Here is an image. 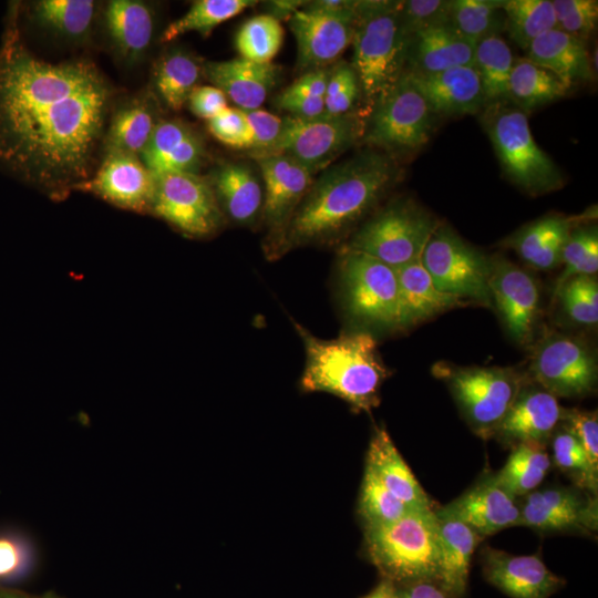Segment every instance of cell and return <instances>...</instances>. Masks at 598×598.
I'll list each match as a JSON object with an SVG mask.
<instances>
[{
    "label": "cell",
    "instance_id": "cell-1",
    "mask_svg": "<svg viewBox=\"0 0 598 598\" xmlns=\"http://www.w3.org/2000/svg\"><path fill=\"white\" fill-rule=\"evenodd\" d=\"M17 22L0 45V168L63 198L93 175L113 89L90 61L35 56Z\"/></svg>",
    "mask_w": 598,
    "mask_h": 598
},
{
    "label": "cell",
    "instance_id": "cell-2",
    "mask_svg": "<svg viewBox=\"0 0 598 598\" xmlns=\"http://www.w3.org/2000/svg\"><path fill=\"white\" fill-rule=\"evenodd\" d=\"M400 174L394 157L372 148L327 167L267 257L277 259L298 247L336 241L379 204Z\"/></svg>",
    "mask_w": 598,
    "mask_h": 598
},
{
    "label": "cell",
    "instance_id": "cell-3",
    "mask_svg": "<svg viewBox=\"0 0 598 598\" xmlns=\"http://www.w3.org/2000/svg\"><path fill=\"white\" fill-rule=\"evenodd\" d=\"M292 322L306 351L303 391L331 393L358 412H370L380 404V389L389 371L371 332L357 330L323 340Z\"/></svg>",
    "mask_w": 598,
    "mask_h": 598
},
{
    "label": "cell",
    "instance_id": "cell-4",
    "mask_svg": "<svg viewBox=\"0 0 598 598\" xmlns=\"http://www.w3.org/2000/svg\"><path fill=\"white\" fill-rule=\"evenodd\" d=\"M410 37L398 13V1L359 0L351 45L365 114L386 96L406 70Z\"/></svg>",
    "mask_w": 598,
    "mask_h": 598
},
{
    "label": "cell",
    "instance_id": "cell-5",
    "mask_svg": "<svg viewBox=\"0 0 598 598\" xmlns=\"http://www.w3.org/2000/svg\"><path fill=\"white\" fill-rule=\"evenodd\" d=\"M370 561L394 585L439 580L440 537L435 509H414L381 526L364 527Z\"/></svg>",
    "mask_w": 598,
    "mask_h": 598
},
{
    "label": "cell",
    "instance_id": "cell-6",
    "mask_svg": "<svg viewBox=\"0 0 598 598\" xmlns=\"http://www.w3.org/2000/svg\"><path fill=\"white\" fill-rule=\"evenodd\" d=\"M481 117L506 176L530 195L559 189L564 177L535 142L527 114L508 101L487 104Z\"/></svg>",
    "mask_w": 598,
    "mask_h": 598
},
{
    "label": "cell",
    "instance_id": "cell-7",
    "mask_svg": "<svg viewBox=\"0 0 598 598\" xmlns=\"http://www.w3.org/2000/svg\"><path fill=\"white\" fill-rule=\"evenodd\" d=\"M338 280L344 312L358 324L359 330L398 329V280L394 268L363 252L341 247Z\"/></svg>",
    "mask_w": 598,
    "mask_h": 598
},
{
    "label": "cell",
    "instance_id": "cell-8",
    "mask_svg": "<svg viewBox=\"0 0 598 598\" xmlns=\"http://www.w3.org/2000/svg\"><path fill=\"white\" fill-rule=\"evenodd\" d=\"M439 221L409 198H398L368 219L341 247L398 268L421 257Z\"/></svg>",
    "mask_w": 598,
    "mask_h": 598
},
{
    "label": "cell",
    "instance_id": "cell-9",
    "mask_svg": "<svg viewBox=\"0 0 598 598\" xmlns=\"http://www.w3.org/2000/svg\"><path fill=\"white\" fill-rule=\"evenodd\" d=\"M367 120L352 111L342 115L322 114L313 118L283 117L281 133L267 151L251 155H286L313 175L324 171L343 153L363 138Z\"/></svg>",
    "mask_w": 598,
    "mask_h": 598
},
{
    "label": "cell",
    "instance_id": "cell-10",
    "mask_svg": "<svg viewBox=\"0 0 598 598\" xmlns=\"http://www.w3.org/2000/svg\"><path fill=\"white\" fill-rule=\"evenodd\" d=\"M435 114L405 71L367 121L362 143L392 157L423 147Z\"/></svg>",
    "mask_w": 598,
    "mask_h": 598
},
{
    "label": "cell",
    "instance_id": "cell-11",
    "mask_svg": "<svg viewBox=\"0 0 598 598\" xmlns=\"http://www.w3.org/2000/svg\"><path fill=\"white\" fill-rule=\"evenodd\" d=\"M421 262L440 291L462 300L492 305L491 259L448 225L439 224L422 251Z\"/></svg>",
    "mask_w": 598,
    "mask_h": 598
},
{
    "label": "cell",
    "instance_id": "cell-12",
    "mask_svg": "<svg viewBox=\"0 0 598 598\" xmlns=\"http://www.w3.org/2000/svg\"><path fill=\"white\" fill-rule=\"evenodd\" d=\"M473 431L483 439L494 435L522 389L509 369L481 367L439 368Z\"/></svg>",
    "mask_w": 598,
    "mask_h": 598
},
{
    "label": "cell",
    "instance_id": "cell-13",
    "mask_svg": "<svg viewBox=\"0 0 598 598\" xmlns=\"http://www.w3.org/2000/svg\"><path fill=\"white\" fill-rule=\"evenodd\" d=\"M150 213L189 237L216 234L225 224L207 177L194 173L157 175Z\"/></svg>",
    "mask_w": 598,
    "mask_h": 598
},
{
    "label": "cell",
    "instance_id": "cell-14",
    "mask_svg": "<svg viewBox=\"0 0 598 598\" xmlns=\"http://www.w3.org/2000/svg\"><path fill=\"white\" fill-rule=\"evenodd\" d=\"M530 372L553 395L579 398L591 393L597 382V362L581 341L555 333L535 349Z\"/></svg>",
    "mask_w": 598,
    "mask_h": 598
},
{
    "label": "cell",
    "instance_id": "cell-15",
    "mask_svg": "<svg viewBox=\"0 0 598 598\" xmlns=\"http://www.w3.org/2000/svg\"><path fill=\"white\" fill-rule=\"evenodd\" d=\"M519 502V525L539 533L589 535L598 528L597 495L576 486L535 489Z\"/></svg>",
    "mask_w": 598,
    "mask_h": 598
},
{
    "label": "cell",
    "instance_id": "cell-16",
    "mask_svg": "<svg viewBox=\"0 0 598 598\" xmlns=\"http://www.w3.org/2000/svg\"><path fill=\"white\" fill-rule=\"evenodd\" d=\"M260 167L264 189L261 218L269 230L265 244L267 252L278 240L296 208L311 187L315 175L286 155L256 158Z\"/></svg>",
    "mask_w": 598,
    "mask_h": 598
},
{
    "label": "cell",
    "instance_id": "cell-17",
    "mask_svg": "<svg viewBox=\"0 0 598 598\" xmlns=\"http://www.w3.org/2000/svg\"><path fill=\"white\" fill-rule=\"evenodd\" d=\"M156 177L136 155L107 151L90 179L75 189L91 192L100 198L127 210H151Z\"/></svg>",
    "mask_w": 598,
    "mask_h": 598
},
{
    "label": "cell",
    "instance_id": "cell-18",
    "mask_svg": "<svg viewBox=\"0 0 598 598\" xmlns=\"http://www.w3.org/2000/svg\"><path fill=\"white\" fill-rule=\"evenodd\" d=\"M357 18L300 9L288 21L297 43V69L311 71L334 64L351 45Z\"/></svg>",
    "mask_w": 598,
    "mask_h": 598
},
{
    "label": "cell",
    "instance_id": "cell-19",
    "mask_svg": "<svg viewBox=\"0 0 598 598\" xmlns=\"http://www.w3.org/2000/svg\"><path fill=\"white\" fill-rule=\"evenodd\" d=\"M481 564L484 579L509 598H551L566 584L539 555H513L485 546Z\"/></svg>",
    "mask_w": 598,
    "mask_h": 598
},
{
    "label": "cell",
    "instance_id": "cell-20",
    "mask_svg": "<svg viewBox=\"0 0 598 598\" xmlns=\"http://www.w3.org/2000/svg\"><path fill=\"white\" fill-rule=\"evenodd\" d=\"M489 289L509 334L519 343L530 340L539 291L534 278L504 258L491 259Z\"/></svg>",
    "mask_w": 598,
    "mask_h": 598
},
{
    "label": "cell",
    "instance_id": "cell-21",
    "mask_svg": "<svg viewBox=\"0 0 598 598\" xmlns=\"http://www.w3.org/2000/svg\"><path fill=\"white\" fill-rule=\"evenodd\" d=\"M470 526L482 538L519 525L520 508L517 497L491 474L446 506L435 511Z\"/></svg>",
    "mask_w": 598,
    "mask_h": 598
},
{
    "label": "cell",
    "instance_id": "cell-22",
    "mask_svg": "<svg viewBox=\"0 0 598 598\" xmlns=\"http://www.w3.org/2000/svg\"><path fill=\"white\" fill-rule=\"evenodd\" d=\"M206 157L202 136L179 120H161L140 154L155 175L167 173L198 174Z\"/></svg>",
    "mask_w": 598,
    "mask_h": 598
},
{
    "label": "cell",
    "instance_id": "cell-23",
    "mask_svg": "<svg viewBox=\"0 0 598 598\" xmlns=\"http://www.w3.org/2000/svg\"><path fill=\"white\" fill-rule=\"evenodd\" d=\"M563 414L557 398L545 389L522 388L493 436L512 447L523 442L545 443Z\"/></svg>",
    "mask_w": 598,
    "mask_h": 598
},
{
    "label": "cell",
    "instance_id": "cell-24",
    "mask_svg": "<svg viewBox=\"0 0 598 598\" xmlns=\"http://www.w3.org/2000/svg\"><path fill=\"white\" fill-rule=\"evenodd\" d=\"M406 72L436 116L474 114L486 105L474 65L430 74Z\"/></svg>",
    "mask_w": 598,
    "mask_h": 598
},
{
    "label": "cell",
    "instance_id": "cell-25",
    "mask_svg": "<svg viewBox=\"0 0 598 598\" xmlns=\"http://www.w3.org/2000/svg\"><path fill=\"white\" fill-rule=\"evenodd\" d=\"M203 73L238 109L250 111L265 102L278 82L280 69L272 62L257 63L239 56L206 62Z\"/></svg>",
    "mask_w": 598,
    "mask_h": 598
},
{
    "label": "cell",
    "instance_id": "cell-26",
    "mask_svg": "<svg viewBox=\"0 0 598 598\" xmlns=\"http://www.w3.org/2000/svg\"><path fill=\"white\" fill-rule=\"evenodd\" d=\"M475 43L446 22L410 37L406 70L430 74L447 69L473 65Z\"/></svg>",
    "mask_w": 598,
    "mask_h": 598
},
{
    "label": "cell",
    "instance_id": "cell-27",
    "mask_svg": "<svg viewBox=\"0 0 598 598\" xmlns=\"http://www.w3.org/2000/svg\"><path fill=\"white\" fill-rule=\"evenodd\" d=\"M207 178L225 218L241 226H249L261 217L264 189L248 164H219Z\"/></svg>",
    "mask_w": 598,
    "mask_h": 598
},
{
    "label": "cell",
    "instance_id": "cell-28",
    "mask_svg": "<svg viewBox=\"0 0 598 598\" xmlns=\"http://www.w3.org/2000/svg\"><path fill=\"white\" fill-rule=\"evenodd\" d=\"M398 280V329H408L463 305L462 299L440 291L421 262V257L394 268Z\"/></svg>",
    "mask_w": 598,
    "mask_h": 598
},
{
    "label": "cell",
    "instance_id": "cell-29",
    "mask_svg": "<svg viewBox=\"0 0 598 598\" xmlns=\"http://www.w3.org/2000/svg\"><path fill=\"white\" fill-rule=\"evenodd\" d=\"M525 52L527 60L551 72L568 90L594 78L585 42L557 28L537 37Z\"/></svg>",
    "mask_w": 598,
    "mask_h": 598
},
{
    "label": "cell",
    "instance_id": "cell-30",
    "mask_svg": "<svg viewBox=\"0 0 598 598\" xmlns=\"http://www.w3.org/2000/svg\"><path fill=\"white\" fill-rule=\"evenodd\" d=\"M365 466L408 506L417 509H434L433 502L384 429L375 430L369 444Z\"/></svg>",
    "mask_w": 598,
    "mask_h": 598
},
{
    "label": "cell",
    "instance_id": "cell-31",
    "mask_svg": "<svg viewBox=\"0 0 598 598\" xmlns=\"http://www.w3.org/2000/svg\"><path fill=\"white\" fill-rule=\"evenodd\" d=\"M440 537V570L437 582L457 598L467 592L473 554L483 539L470 526L435 512Z\"/></svg>",
    "mask_w": 598,
    "mask_h": 598
},
{
    "label": "cell",
    "instance_id": "cell-32",
    "mask_svg": "<svg viewBox=\"0 0 598 598\" xmlns=\"http://www.w3.org/2000/svg\"><path fill=\"white\" fill-rule=\"evenodd\" d=\"M576 227V219L559 215L539 218L512 235L505 246L536 269H551L560 265L564 245Z\"/></svg>",
    "mask_w": 598,
    "mask_h": 598
},
{
    "label": "cell",
    "instance_id": "cell-33",
    "mask_svg": "<svg viewBox=\"0 0 598 598\" xmlns=\"http://www.w3.org/2000/svg\"><path fill=\"white\" fill-rule=\"evenodd\" d=\"M105 25L118 54L136 62L150 48L154 33L151 8L136 0H113L105 10Z\"/></svg>",
    "mask_w": 598,
    "mask_h": 598
},
{
    "label": "cell",
    "instance_id": "cell-34",
    "mask_svg": "<svg viewBox=\"0 0 598 598\" xmlns=\"http://www.w3.org/2000/svg\"><path fill=\"white\" fill-rule=\"evenodd\" d=\"M159 121L156 104L148 96L124 104L113 114L105 133L106 152L120 151L140 157Z\"/></svg>",
    "mask_w": 598,
    "mask_h": 598
},
{
    "label": "cell",
    "instance_id": "cell-35",
    "mask_svg": "<svg viewBox=\"0 0 598 598\" xmlns=\"http://www.w3.org/2000/svg\"><path fill=\"white\" fill-rule=\"evenodd\" d=\"M568 91L548 70L526 58L514 61L507 101L525 113L564 97Z\"/></svg>",
    "mask_w": 598,
    "mask_h": 598
},
{
    "label": "cell",
    "instance_id": "cell-36",
    "mask_svg": "<svg viewBox=\"0 0 598 598\" xmlns=\"http://www.w3.org/2000/svg\"><path fill=\"white\" fill-rule=\"evenodd\" d=\"M203 64L187 51L171 50L156 62L154 68L155 89L163 102L179 111L197 86Z\"/></svg>",
    "mask_w": 598,
    "mask_h": 598
},
{
    "label": "cell",
    "instance_id": "cell-37",
    "mask_svg": "<svg viewBox=\"0 0 598 598\" xmlns=\"http://www.w3.org/2000/svg\"><path fill=\"white\" fill-rule=\"evenodd\" d=\"M551 466L545 443L523 442L513 446L505 465L494 474L515 497L537 489Z\"/></svg>",
    "mask_w": 598,
    "mask_h": 598
},
{
    "label": "cell",
    "instance_id": "cell-38",
    "mask_svg": "<svg viewBox=\"0 0 598 598\" xmlns=\"http://www.w3.org/2000/svg\"><path fill=\"white\" fill-rule=\"evenodd\" d=\"M514 56L501 34L486 37L475 44L474 68L477 71L485 103L508 100V83Z\"/></svg>",
    "mask_w": 598,
    "mask_h": 598
},
{
    "label": "cell",
    "instance_id": "cell-39",
    "mask_svg": "<svg viewBox=\"0 0 598 598\" xmlns=\"http://www.w3.org/2000/svg\"><path fill=\"white\" fill-rule=\"evenodd\" d=\"M94 14L91 0H41L32 6V18L40 27L68 39L85 37Z\"/></svg>",
    "mask_w": 598,
    "mask_h": 598
},
{
    "label": "cell",
    "instance_id": "cell-40",
    "mask_svg": "<svg viewBox=\"0 0 598 598\" xmlns=\"http://www.w3.org/2000/svg\"><path fill=\"white\" fill-rule=\"evenodd\" d=\"M256 3L258 2L254 0L194 1L184 16L165 28L161 41L171 42L188 32H198L203 37H208L217 25L238 16Z\"/></svg>",
    "mask_w": 598,
    "mask_h": 598
},
{
    "label": "cell",
    "instance_id": "cell-41",
    "mask_svg": "<svg viewBox=\"0 0 598 598\" xmlns=\"http://www.w3.org/2000/svg\"><path fill=\"white\" fill-rule=\"evenodd\" d=\"M504 28L523 50L540 34L556 28L553 3L549 0H503Z\"/></svg>",
    "mask_w": 598,
    "mask_h": 598
},
{
    "label": "cell",
    "instance_id": "cell-42",
    "mask_svg": "<svg viewBox=\"0 0 598 598\" xmlns=\"http://www.w3.org/2000/svg\"><path fill=\"white\" fill-rule=\"evenodd\" d=\"M503 0H452L450 22L464 38L475 44L482 39L501 34L504 28Z\"/></svg>",
    "mask_w": 598,
    "mask_h": 598
},
{
    "label": "cell",
    "instance_id": "cell-43",
    "mask_svg": "<svg viewBox=\"0 0 598 598\" xmlns=\"http://www.w3.org/2000/svg\"><path fill=\"white\" fill-rule=\"evenodd\" d=\"M283 28L272 17L261 13L248 19L235 38L239 56L257 63H270L283 42Z\"/></svg>",
    "mask_w": 598,
    "mask_h": 598
},
{
    "label": "cell",
    "instance_id": "cell-44",
    "mask_svg": "<svg viewBox=\"0 0 598 598\" xmlns=\"http://www.w3.org/2000/svg\"><path fill=\"white\" fill-rule=\"evenodd\" d=\"M551 448L554 464L574 482V486L597 495L598 472L568 427L563 425L555 430Z\"/></svg>",
    "mask_w": 598,
    "mask_h": 598
},
{
    "label": "cell",
    "instance_id": "cell-45",
    "mask_svg": "<svg viewBox=\"0 0 598 598\" xmlns=\"http://www.w3.org/2000/svg\"><path fill=\"white\" fill-rule=\"evenodd\" d=\"M414 509L417 508L410 507L395 497L365 466L359 498V514L364 527L393 523Z\"/></svg>",
    "mask_w": 598,
    "mask_h": 598
},
{
    "label": "cell",
    "instance_id": "cell-46",
    "mask_svg": "<svg viewBox=\"0 0 598 598\" xmlns=\"http://www.w3.org/2000/svg\"><path fill=\"white\" fill-rule=\"evenodd\" d=\"M560 264L565 269L557 280L556 291L569 278L576 276H594L598 270V233L597 227H575L569 234L563 251Z\"/></svg>",
    "mask_w": 598,
    "mask_h": 598
},
{
    "label": "cell",
    "instance_id": "cell-47",
    "mask_svg": "<svg viewBox=\"0 0 598 598\" xmlns=\"http://www.w3.org/2000/svg\"><path fill=\"white\" fill-rule=\"evenodd\" d=\"M568 317L577 323L598 321V283L594 276L569 278L556 291Z\"/></svg>",
    "mask_w": 598,
    "mask_h": 598
},
{
    "label": "cell",
    "instance_id": "cell-48",
    "mask_svg": "<svg viewBox=\"0 0 598 598\" xmlns=\"http://www.w3.org/2000/svg\"><path fill=\"white\" fill-rule=\"evenodd\" d=\"M361 95L358 76L347 61H338L330 68L326 87L324 113L337 116L352 112Z\"/></svg>",
    "mask_w": 598,
    "mask_h": 598
},
{
    "label": "cell",
    "instance_id": "cell-49",
    "mask_svg": "<svg viewBox=\"0 0 598 598\" xmlns=\"http://www.w3.org/2000/svg\"><path fill=\"white\" fill-rule=\"evenodd\" d=\"M556 28L582 42L594 33L598 21L596 0L551 1Z\"/></svg>",
    "mask_w": 598,
    "mask_h": 598
},
{
    "label": "cell",
    "instance_id": "cell-50",
    "mask_svg": "<svg viewBox=\"0 0 598 598\" xmlns=\"http://www.w3.org/2000/svg\"><path fill=\"white\" fill-rule=\"evenodd\" d=\"M451 0H405L398 1V13L409 37L450 22Z\"/></svg>",
    "mask_w": 598,
    "mask_h": 598
},
{
    "label": "cell",
    "instance_id": "cell-51",
    "mask_svg": "<svg viewBox=\"0 0 598 598\" xmlns=\"http://www.w3.org/2000/svg\"><path fill=\"white\" fill-rule=\"evenodd\" d=\"M207 126L210 134L226 146L252 148V130L244 110L228 106L208 120Z\"/></svg>",
    "mask_w": 598,
    "mask_h": 598
},
{
    "label": "cell",
    "instance_id": "cell-52",
    "mask_svg": "<svg viewBox=\"0 0 598 598\" xmlns=\"http://www.w3.org/2000/svg\"><path fill=\"white\" fill-rule=\"evenodd\" d=\"M561 422L584 447L592 468L598 472V420L596 412L564 410Z\"/></svg>",
    "mask_w": 598,
    "mask_h": 598
},
{
    "label": "cell",
    "instance_id": "cell-53",
    "mask_svg": "<svg viewBox=\"0 0 598 598\" xmlns=\"http://www.w3.org/2000/svg\"><path fill=\"white\" fill-rule=\"evenodd\" d=\"M252 130L251 155L270 148L278 140L283 124V117L262 109L245 111Z\"/></svg>",
    "mask_w": 598,
    "mask_h": 598
},
{
    "label": "cell",
    "instance_id": "cell-54",
    "mask_svg": "<svg viewBox=\"0 0 598 598\" xmlns=\"http://www.w3.org/2000/svg\"><path fill=\"white\" fill-rule=\"evenodd\" d=\"M227 102V96L213 85H197L187 100L190 112L206 121L228 107Z\"/></svg>",
    "mask_w": 598,
    "mask_h": 598
},
{
    "label": "cell",
    "instance_id": "cell-55",
    "mask_svg": "<svg viewBox=\"0 0 598 598\" xmlns=\"http://www.w3.org/2000/svg\"><path fill=\"white\" fill-rule=\"evenodd\" d=\"M275 105L288 112L292 117L313 118L324 114V100L318 96H307L282 91L275 100Z\"/></svg>",
    "mask_w": 598,
    "mask_h": 598
},
{
    "label": "cell",
    "instance_id": "cell-56",
    "mask_svg": "<svg viewBox=\"0 0 598 598\" xmlns=\"http://www.w3.org/2000/svg\"><path fill=\"white\" fill-rule=\"evenodd\" d=\"M330 68L317 69L305 72L283 91L307 96L323 97L328 83Z\"/></svg>",
    "mask_w": 598,
    "mask_h": 598
},
{
    "label": "cell",
    "instance_id": "cell-57",
    "mask_svg": "<svg viewBox=\"0 0 598 598\" xmlns=\"http://www.w3.org/2000/svg\"><path fill=\"white\" fill-rule=\"evenodd\" d=\"M395 598H457L436 580H417L395 585Z\"/></svg>",
    "mask_w": 598,
    "mask_h": 598
},
{
    "label": "cell",
    "instance_id": "cell-58",
    "mask_svg": "<svg viewBox=\"0 0 598 598\" xmlns=\"http://www.w3.org/2000/svg\"><path fill=\"white\" fill-rule=\"evenodd\" d=\"M22 553L10 538L0 537V578L13 575L21 566Z\"/></svg>",
    "mask_w": 598,
    "mask_h": 598
},
{
    "label": "cell",
    "instance_id": "cell-59",
    "mask_svg": "<svg viewBox=\"0 0 598 598\" xmlns=\"http://www.w3.org/2000/svg\"><path fill=\"white\" fill-rule=\"evenodd\" d=\"M306 1L302 0H272L262 3L264 13L272 17L280 23L288 22L299 11Z\"/></svg>",
    "mask_w": 598,
    "mask_h": 598
},
{
    "label": "cell",
    "instance_id": "cell-60",
    "mask_svg": "<svg viewBox=\"0 0 598 598\" xmlns=\"http://www.w3.org/2000/svg\"><path fill=\"white\" fill-rule=\"evenodd\" d=\"M363 598H395V585L382 578L375 588Z\"/></svg>",
    "mask_w": 598,
    "mask_h": 598
},
{
    "label": "cell",
    "instance_id": "cell-61",
    "mask_svg": "<svg viewBox=\"0 0 598 598\" xmlns=\"http://www.w3.org/2000/svg\"><path fill=\"white\" fill-rule=\"evenodd\" d=\"M0 598H28V597L20 592L0 589Z\"/></svg>",
    "mask_w": 598,
    "mask_h": 598
},
{
    "label": "cell",
    "instance_id": "cell-62",
    "mask_svg": "<svg viewBox=\"0 0 598 598\" xmlns=\"http://www.w3.org/2000/svg\"><path fill=\"white\" fill-rule=\"evenodd\" d=\"M39 598H54V596L51 595V594H47V595H44V596H42V597H39Z\"/></svg>",
    "mask_w": 598,
    "mask_h": 598
},
{
    "label": "cell",
    "instance_id": "cell-63",
    "mask_svg": "<svg viewBox=\"0 0 598 598\" xmlns=\"http://www.w3.org/2000/svg\"><path fill=\"white\" fill-rule=\"evenodd\" d=\"M54 598H56V597H54Z\"/></svg>",
    "mask_w": 598,
    "mask_h": 598
}]
</instances>
